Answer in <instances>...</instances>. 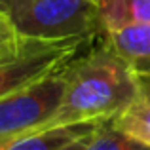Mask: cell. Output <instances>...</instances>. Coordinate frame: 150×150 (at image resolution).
<instances>
[{"label": "cell", "instance_id": "cell-1", "mask_svg": "<svg viewBox=\"0 0 150 150\" xmlns=\"http://www.w3.org/2000/svg\"><path fill=\"white\" fill-rule=\"evenodd\" d=\"M139 93V72L108 44L74 59L69 82L48 127L112 122Z\"/></svg>", "mask_w": 150, "mask_h": 150}, {"label": "cell", "instance_id": "cell-2", "mask_svg": "<svg viewBox=\"0 0 150 150\" xmlns=\"http://www.w3.org/2000/svg\"><path fill=\"white\" fill-rule=\"evenodd\" d=\"M69 67L0 99V150L50 125L65 95Z\"/></svg>", "mask_w": 150, "mask_h": 150}, {"label": "cell", "instance_id": "cell-3", "mask_svg": "<svg viewBox=\"0 0 150 150\" xmlns=\"http://www.w3.org/2000/svg\"><path fill=\"white\" fill-rule=\"evenodd\" d=\"M11 17L19 33L34 40H93L103 33L97 0H34Z\"/></svg>", "mask_w": 150, "mask_h": 150}, {"label": "cell", "instance_id": "cell-4", "mask_svg": "<svg viewBox=\"0 0 150 150\" xmlns=\"http://www.w3.org/2000/svg\"><path fill=\"white\" fill-rule=\"evenodd\" d=\"M91 40L65 38V40H34L29 38L15 55L0 59V99L53 74L70 65L80 50Z\"/></svg>", "mask_w": 150, "mask_h": 150}, {"label": "cell", "instance_id": "cell-5", "mask_svg": "<svg viewBox=\"0 0 150 150\" xmlns=\"http://www.w3.org/2000/svg\"><path fill=\"white\" fill-rule=\"evenodd\" d=\"M99 124L55 125L34 131L4 150H86Z\"/></svg>", "mask_w": 150, "mask_h": 150}, {"label": "cell", "instance_id": "cell-6", "mask_svg": "<svg viewBox=\"0 0 150 150\" xmlns=\"http://www.w3.org/2000/svg\"><path fill=\"white\" fill-rule=\"evenodd\" d=\"M106 44L137 72L150 74V23L131 25L105 34Z\"/></svg>", "mask_w": 150, "mask_h": 150}, {"label": "cell", "instance_id": "cell-7", "mask_svg": "<svg viewBox=\"0 0 150 150\" xmlns=\"http://www.w3.org/2000/svg\"><path fill=\"white\" fill-rule=\"evenodd\" d=\"M112 124L120 131L150 146V74L139 72V93Z\"/></svg>", "mask_w": 150, "mask_h": 150}, {"label": "cell", "instance_id": "cell-8", "mask_svg": "<svg viewBox=\"0 0 150 150\" xmlns=\"http://www.w3.org/2000/svg\"><path fill=\"white\" fill-rule=\"evenodd\" d=\"M103 33L150 23V0H97Z\"/></svg>", "mask_w": 150, "mask_h": 150}, {"label": "cell", "instance_id": "cell-9", "mask_svg": "<svg viewBox=\"0 0 150 150\" xmlns=\"http://www.w3.org/2000/svg\"><path fill=\"white\" fill-rule=\"evenodd\" d=\"M86 150H150V146L120 131L112 122H103Z\"/></svg>", "mask_w": 150, "mask_h": 150}, {"label": "cell", "instance_id": "cell-10", "mask_svg": "<svg viewBox=\"0 0 150 150\" xmlns=\"http://www.w3.org/2000/svg\"><path fill=\"white\" fill-rule=\"evenodd\" d=\"M29 38H25L15 27L11 13L4 6H0V59L15 55L23 50Z\"/></svg>", "mask_w": 150, "mask_h": 150}, {"label": "cell", "instance_id": "cell-11", "mask_svg": "<svg viewBox=\"0 0 150 150\" xmlns=\"http://www.w3.org/2000/svg\"><path fill=\"white\" fill-rule=\"evenodd\" d=\"M30 2H34V0H0V4H2V6L6 8V10L10 11L11 15H13L15 11L23 10L25 6H29Z\"/></svg>", "mask_w": 150, "mask_h": 150}, {"label": "cell", "instance_id": "cell-12", "mask_svg": "<svg viewBox=\"0 0 150 150\" xmlns=\"http://www.w3.org/2000/svg\"><path fill=\"white\" fill-rule=\"evenodd\" d=\"M0 6H2V4H0Z\"/></svg>", "mask_w": 150, "mask_h": 150}]
</instances>
